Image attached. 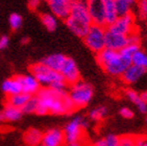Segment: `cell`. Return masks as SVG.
Returning <instances> with one entry per match:
<instances>
[{"label":"cell","instance_id":"obj_1","mask_svg":"<svg viewBox=\"0 0 147 146\" xmlns=\"http://www.w3.org/2000/svg\"><path fill=\"white\" fill-rule=\"evenodd\" d=\"M38 97V115H46L52 113L54 115H65L74 112L76 107L72 103L68 92H57L50 88L40 89Z\"/></svg>","mask_w":147,"mask_h":146},{"label":"cell","instance_id":"obj_2","mask_svg":"<svg viewBox=\"0 0 147 146\" xmlns=\"http://www.w3.org/2000/svg\"><path fill=\"white\" fill-rule=\"evenodd\" d=\"M96 59L103 70L112 76H121L126 68L131 64V59H128L120 53V51L113 50L105 47L97 52Z\"/></svg>","mask_w":147,"mask_h":146},{"label":"cell","instance_id":"obj_3","mask_svg":"<svg viewBox=\"0 0 147 146\" xmlns=\"http://www.w3.org/2000/svg\"><path fill=\"white\" fill-rule=\"evenodd\" d=\"M72 103L75 107H84L90 103L94 95L93 87L89 82H82L79 79L78 82L71 86L68 93Z\"/></svg>","mask_w":147,"mask_h":146},{"label":"cell","instance_id":"obj_4","mask_svg":"<svg viewBox=\"0 0 147 146\" xmlns=\"http://www.w3.org/2000/svg\"><path fill=\"white\" fill-rule=\"evenodd\" d=\"M105 26L92 24L84 36V41L87 47L94 52H99L105 47Z\"/></svg>","mask_w":147,"mask_h":146},{"label":"cell","instance_id":"obj_5","mask_svg":"<svg viewBox=\"0 0 147 146\" xmlns=\"http://www.w3.org/2000/svg\"><path fill=\"white\" fill-rule=\"evenodd\" d=\"M31 74L38 79V82H40L41 86L49 88L53 82H57V80H62L63 76L61 75V73L57 72L55 70H52L47 66H45L42 63H38L31 66L30 68Z\"/></svg>","mask_w":147,"mask_h":146},{"label":"cell","instance_id":"obj_6","mask_svg":"<svg viewBox=\"0 0 147 146\" xmlns=\"http://www.w3.org/2000/svg\"><path fill=\"white\" fill-rule=\"evenodd\" d=\"M88 127H89L88 120H86L84 117H80V116L74 117L64 127L66 144L84 139V130L86 128H88Z\"/></svg>","mask_w":147,"mask_h":146},{"label":"cell","instance_id":"obj_7","mask_svg":"<svg viewBox=\"0 0 147 146\" xmlns=\"http://www.w3.org/2000/svg\"><path fill=\"white\" fill-rule=\"evenodd\" d=\"M107 29L116 34L129 36L130 34L135 32V17L131 13L119 16L116 21L107 26Z\"/></svg>","mask_w":147,"mask_h":146},{"label":"cell","instance_id":"obj_8","mask_svg":"<svg viewBox=\"0 0 147 146\" xmlns=\"http://www.w3.org/2000/svg\"><path fill=\"white\" fill-rule=\"evenodd\" d=\"M92 24L107 26L105 23V5L102 0H86Z\"/></svg>","mask_w":147,"mask_h":146},{"label":"cell","instance_id":"obj_9","mask_svg":"<svg viewBox=\"0 0 147 146\" xmlns=\"http://www.w3.org/2000/svg\"><path fill=\"white\" fill-rule=\"evenodd\" d=\"M59 73L67 84H73L80 79V73H79V69L77 67L76 62L68 56L63 65V67L61 68Z\"/></svg>","mask_w":147,"mask_h":146},{"label":"cell","instance_id":"obj_10","mask_svg":"<svg viewBox=\"0 0 147 146\" xmlns=\"http://www.w3.org/2000/svg\"><path fill=\"white\" fill-rule=\"evenodd\" d=\"M69 17L82 21L84 23H87V24H90V25L92 24V20H91L90 14H89L86 0H73V2L71 4Z\"/></svg>","mask_w":147,"mask_h":146},{"label":"cell","instance_id":"obj_11","mask_svg":"<svg viewBox=\"0 0 147 146\" xmlns=\"http://www.w3.org/2000/svg\"><path fill=\"white\" fill-rule=\"evenodd\" d=\"M51 13L59 19L66 20L70 14L71 4L73 0H45Z\"/></svg>","mask_w":147,"mask_h":146},{"label":"cell","instance_id":"obj_12","mask_svg":"<svg viewBox=\"0 0 147 146\" xmlns=\"http://www.w3.org/2000/svg\"><path fill=\"white\" fill-rule=\"evenodd\" d=\"M66 143L64 130L59 128H50L43 134L42 143L44 146H64Z\"/></svg>","mask_w":147,"mask_h":146},{"label":"cell","instance_id":"obj_13","mask_svg":"<svg viewBox=\"0 0 147 146\" xmlns=\"http://www.w3.org/2000/svg\"><path fill=\"white\" fill-rule=\"evenodd\" d=\"M128 44L127 36L113 32L107 29L105 30V47L113 49V50L120 51L122 48Z\"/></svg>","mask_w":147,"mask_h":146},{"label":"cell","instance_id":"obj_14","mask_svg":"<svg viewBox=\"0 0 147 146\" xmlns=\"http://www.w3.org/2000/svg\"><path fill=\"white\" fill-rule=\"evenodd\" d=\"M21 84L22 92L26 93L30 96L37 95L38 92L41 89V84L38 82V79L34 77L32 74H27V75H18L16 76Z\"/></svg>","mask_w":147,"mask_h":146},{"label":"cell","instance_id":"obj_15","mask_svg":"<svg viewBox=\"0 0 147 146\" xmlns=\"http://www.w3.org/2000/svg\"><path fill=\"white\" fill-rule=\"evenodd\" d=\"M145 73H146V70H144L143 68L139 67L137 65L130 64L126 68V70L123 72L121 77L124 82H126L128 84H136L139 79H141L144 76Z\"/></svg>","mask_w":147,"mask_h":146},{"label":"cell","instance_id":"obj_16","mask_svg":"<svg viewBox=\"0 0 147 146\" xmlns=\"http://www.w3.org/2000/svg\"><path fill=\"white\" fill-rule=\"evenodd\" d=\"M66 21V25L67 27L70 29L72 32H73L75 36H79V38H84L87 34V31L89 30V28L92 24H87V23H84L82 21H78V20H75L73 18H71L68 16V18L65 20Z\"/></svg>","mask_w":147,"mask_h":146},{"label":"cell","instance_id":"obj_17","mask_svg":"<svg viewBox=\"0 0 147 146\" xmlns=\"http://www.w3.org/2000/svg\"><path fill=\"white\" fill-rule=\"evenodd\" d=\"M66 59H67V56L62 53H53L45 56L41 61V63L44 64L45 66H47L48 68H50V69H52V70L59 72L61 68L63 67V65L65 63Z\"/></svg>","mask_w":147,"mask_h":146},{"label":"cell","instance_id":"obj_18","mask_svg":"<svg viewBox=\"0 0 147 146\" xmlns=\"http://www.w3.org/2000/svg\"><path fill=\"white\" fill-rule=\"evenodd\" d=\"M43 132L38 128L27 129L23 135V141L27 146H39L42 143Z\"/></svg>","mask_w":147,"mask_h":146},{"label":"cell","instance_id":"obj_19","mask_svg":"<svg viewBox=\"0 0 147 146\" xmlns=\"http://www.w3.org/2000/svg\"><path fill=\"white\" fill-rule=\"evenodd\" d=\"M1 90L2 92L7 96L15 95L17 93L22 92L21 89V84H20L19 80L17 77H11V78L5 79L1 84Z\"/></svg>","mask_w":147,"mask_h":146},{"label":"cell","instance_id":"obj_20","mask_svg":"<svg viewBox=\"0 0 147 146\" xmlns=\"http://www.w3.org/2000/svg\"><path fill=\"white\" fill-rule=\"evenodd\" d=\"M103 5H105V23L107 26L112 24L114 21L119 17L116 9V0H102Z\"/></svg>","mask_w":147,"mask_h":146},{"label":"cell","instance_id":"obj_21","mask_svg":"<svg viewBox=\"0 0 147 146\" xmlns=\"http://www.w3.org/2000/svg\"><path fill=\"white\" fill-rule=\"evenodd\" d=\"M2 114L3 117H4V120L9 121V122H15V121L20 120L23 116L22 110L19 109V107H11L9 104H6V107L2 111Z\"/></svg>","mask_w":147,"mask_h":146},{"label":"cell","instance_id":"obj_22","mask_svg":"<svg viewBox=\"0 0 147 146\" xmlns=\"http://www.w3.org/2000/svg\"><path fill=\"white\" fill-rule=\"evenodd\" d=\"M126 97L128 98V100L131 101L133 103H135L137 109L139 110V112L142 113V114H146L147 103H145L144 101L142 100L139 93H137L135 90H127L126 91Z\"/></svg>","mask_w":147,"mask_h":146},{"label":"cell","instance_id":"obj_23","mask_svg":"<svg viewBox=\"0 0 147 146\" xmlns=\"http://www.w3.org/2000/svg\"><path fill=\"white\" fill-rule=\"evenodd\" d=\"M30 98V95L26 94L24 92H20L15 94V95L9 96L7 98V104L11 105V107H19V109H22L24 107V104L27 102V100Z\"/></svg>","mask_w":147,"mask_h":146},{"label":"cell","instance_id":"obj_24","mask_svg":"<svg viewBox=\"0 0 147 146\" xmlns=\"http://www.w3.org/2000/svg\"><path fill=\"white\" fill-rule=\"evenodd\" d=\"M41 21L48 31H54L57 27V18L52 13H45L41 16Z\"/></svg>","mask_w":147,"mask_h":146},{"label":"cell","instance_id":"obj_25","mask_svg":"<svg viewBox=\"0 0 147 146\" xmlns=\"http://www.w3.org/2000/svg\"><path fill=\"white\" fill-rule=\"evenodd\" d=\"M131 64L137 65L147 71V52L139 49L131 57Z\"/></svg>","mask_w":147,"mask_h":146},{"label":"cell","instance_id":"obj_26","mask_svg":"<svg viewBox=\"0 0 147 146\" xmlns=\"http://www.w3.org/2000/svg\"><path fill=\"white\" fill-rule=\"evenodd\" d=\"M108 114V107L105 105H99L92 109L89 113V117L93 121H100L105 118Z\"/></svg>","mask_w":147,"mask_h":146},{"label":"cell","instance_id":"obj_27","mask_svg":"<svg viewBox=\"0 0 147 146\" xmlns=\"http://www.w3.org/2000/svg\"><path fill=\"white\" fill-rule=\"evenodd\" d=\"M38 107V97L37 95L30 96V98L27 100L24 107H22L23 114H31V113H36Z\"/></svg>","mask_w":147,"mask_h":146},{"label":"cell","instance_id":"obj_28","mask_svg":"<svg viewBox=\"0 0 147 146\" xmlns=\"http://www.w3.org/2000/svg\"><path fill=\"white\" fill-rule=\"evenodd\" d=\"M131 4L128 3L126 0H116V9L119 16L129 14L131 13Z\"/></svg>","mask_w":147,"mask_h":146},{"label":"cell","instance_id":"obj_29","mask_svg":"<svg viewBox=\"0 0 147 146\" xmlns=\"http://www.w3.org/2000/svg\"><path fill=\"white\" fill-rule=\"evenodd\" d=\"M9 23L13 30H18L22 26L23 19L21 17V15L17 14V13H13L9 18Z\"/></svg>","mask_w":147,"mask_h":146},{"label":"cell","instance_id":"obj_30","mask_svg":"<svg viewBox=\"0 0 147 146\" xmlns=\"http://www.w3.org/2000/svg\"><path fill=\"white\" fill-rule=\"evenodd\" d=\"M139 49H140V45H136V44H127L124 48H122L121 50H120V53L124 56V57H126V59H131L133 55L136 53Z\"/></svg>","mask_w":147,"mask_h":146},{"label":"cell","instance_id":"obj_31","mask_svg":"<svg viewBox=\"0 0 147 146\" xmlns=\"http://www.w3.org/2000/svg\"><path fill=\"white\" fill-rule=\"evenodd\" d=\"M135 144H136V138L134 136L119 137V145L120 146H134Z\"/></svg>","mask_w":147,"mask_h":146},{"label":"cell","instance_id":"obj_32","mask_svg":"<svg viewBox=\"0 0 147 146\" xmlns=\"http://www.w3.org/2000/svg\"><path fill=\"white\" fill-rule=\"evenodd\" d=\"M137 5H138L139 16L144 19L147 16V0H138Z\"/></svg>","mask_w":147,"mask_h":146},{"label":"cell","instance_id":"obj_33","mask_svg":"<svg viewBox=\"0 0 147 146\" xmlns=\"http://www.w3.org/2000/svg\"><path fill=\"white\" fill-rule=\"evenodd\" d=\"M107 146H120L119 145V137L116 135H108L105 138Z\"/></svg>","mask_w":147,"mask_h":146},{"label":"cell","instance_id":"obj_34","mask_svg":"<svg viewBox=\"0 0 147 146\" xmlns=\"http://www.w3.org/2000/svg\"><path fill=\"white\" fill-rule=\"evenodd\" d=\"M119 113H120V115L125 119H131L134 117L133 110H130L129 107H121L120 111H119Z\"/></svg>","mask_w":147,"mask_h":146},{"label":"cell","instance_id":"obj_35","mask_svg":"<svg viewBox=\"0 0 147 146\" xmlns=\"http://www.w3.org/2000/svg\"><path fill=\"white\" fill-rule=\"evenodd\" d=\"M127 39H128V44H136V45H140V36L139 34H137L136 31L133 32V34H130L129 36H127Z\"/></svg>","mask_w":147,"mask_h":146},{"label":"cell","instance_id":"obj_36","mask_svg":"<svg viewBox=\"0 0 147 146\" xmlns=\"http://www.w3.org/2000/svg\"><path fill=\"white\" fill-rule=\"evenodd\" d=\"M9 45V38L7 36H0V50H4Z\"/></svg>","mask_w":147,"mask_h":146},{"label":"cell","instance_id":"obj_37","mask_svg":"<svg viewBox=\"0 0 147 146\" xmlns=\"http://www.w3.org/2000/svg\"><path fill=\"white\" fill-rule=\"evenodd\" d=\"M27 1H28V6L30 9H37L41 3V0H27Z\"/></svg>","mask_w":147,"mask_h":146},{"label":"cell","instance_id":"obj_38","mask_svg":"<svg viewBox=\"0 0 147 146\" xmlns=\"http://www.w3.org/2000/svg\"><path fill=\"white\" fill-rule=\"evenodd\" d=\"M67 146H86V141L84 139L75 142H71V143H67Z\"/></svg>","mask_w":147,"mask_h":146},{"label":"cell","instance_id":"obj_39","mask_svg":"<svg viewBox=\"0 0 147 146\" xmlns=\"http://www.w3.org/2000/svg\"><path fill=\"white\" fill-rule=\"evenodd\" d=\"M93 146H107L105 145V139H99V140H97L95 143H94Z\"/></svg>","mask_w":147,"mask_h":146},{"label":"cell","instance_id":"obj_40","mask_svg":"<svg viewBox=\"0 0 147 146\" xmlns=\"http://www.w3.org/2000/svg\"><path fill=\"white\" fill-rule=\"evenodd\" d=\"M140 96H141L142 100L144 101L145 103H147V91H145V92L141 93V94H140Z\"/></svg>","mask_w":147,"mask_h":146},{"label":"cell","instance_id":"obj_41","mask_svg":"<svg viewBox=\"0 0 147 146\" xmlns=\"http://www.w3.org/2000/svg\"><path fill=\"white\" fill-rule=\"evenodd\" d=\"M29 42V39L28 38H22V39H21V44H23V45H24V44H27V43Z\"/></svg>","mask_w":147,"mask_h":146},{"label":"cell","instance_id":"obj_42","mask_svg":"<svg viewBox=\"0 0 147 146\" xmlns=\"http://www.w3.org/2000/svg\"><path fill=\"white\" fill-rule=\"evenodd\" d=\"M2 121H4V117H3L2 112H0V124L2 123Z\"/></svg>","mask_w":147,"mask_h":146},{"label":"cell","instance_id":"obj_43","mask_svg":"<svg viewBox=\"0 0 147 146\" xmlns=\"http://www.w3.org/2000/svg\"><path fill=\"white\" fill-rule=\"evenodd\" d=\"M126 1H127L128 3H130L131 5H134V4H135V3L137 2V0H126Z\"/></svg>","mask_w":147,"mask_h":146},{"label":"cell","instance_id":"obj_44","mask_svg":"<svg viewBox=\"0 0 147 146\" xmlns=\"http://www.w3.org/2000/svg\"><path fill=\"white\" fill-rule=\"evenodd\" d=\"M144 19H145V21H146V24H147V16H146V17L144 18Z\"/></svg>","mask_w":147,"mask_h":146},{"label":"cell","instance_id":"obj_45","mask_svg":"<svg viewBox=\"0 0 147 146\" xmlns=\"http://www.w3.org/2000/svg\"><path fill=\"white\" fill-rule=\"evenodd\" d=\"M39 146H44V145H43V144H40V145Z\"/></svg>","mask_w":147,"mask_h":146},{"label":"cell","instance_id":"obj_46","mask_svg":"<svg viewBox=\"0 0 147 146\" xmlns=\"http://www.w3.org/2000/svg\"><path fill=\"white\" fill-rule=\"evenodd\" d=\"M146 122H147V117H146Z\"/></svg>","mask_w":147,"mask_h":146},{"label":"cell","instance_id":"obj_47","mask_svg":"<svg viewBox=\"0 0 147 146\" xmlns=\"http://www.w3.org/2000/svg\"><path fill=\"white\" fill-rule=\"evenodd\" d=\"M134 146H137V145H136V144H135V145H134Z\"/></svg>","mask_w":147,"mask_h":146}]
</instances>
